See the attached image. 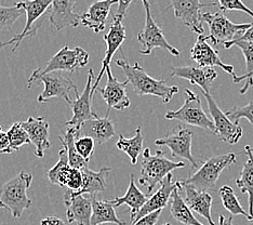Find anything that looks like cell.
<instances>
[{
	"instance_id": "obj_1",
	"label": "cell",
	"mask_w": 253,
	"mask_h": 225,
	"mask_svg": "<svg viewBox=\"0 0 253 225\" xmlns=\"http://www.w3.org/2000/svg\"><path fill=\"white\" fill-rule=\"evenodd\" d=\"M115 63L122 69L126 80L137 95H153L162 99L165 104H168L179 92V88L176 86L167 85V82L169 80L168 78L155 79L149 76L139 62H135L133 65H131L126 59L124 52L122 59H117Z\"/></svg>"
},
{
	"instance_id": "obj_2",
	"label": "cell",
	"mask_w": 253,
	"mask_h": 225,
	"mask_svg": "<svg viewBox=\"0 0 253 225\" xmlns=\"http://www.w3.org/2000/svg\"><path fill=\"white\" fill-rule=\"evenodd\" d=\"M33 175L23 170L18 176L0 186V208L8 210L13 218L20 219L33 200L27 196V189L33 183Z\"/></svg>"
},
{
	"instance_id": "obj_3",
	"label": "cell",
	"mask_w": 253,
	"mask_h": 225,
	"mask_svg": "<svg viewBox=\"0 0 253 225\" xmlns=\"http://www.w3.org/2000/svg\"><path fill=\"white\" fill-rule=\"evenodd\" d=\"M183 161H172L168 159L163 151L151 154V149L146 148L143 152V160L141 163V176L139 183L145 186L147 195L153 192L155 186L163 182L164 179L175 169L184 168Z\"/></svg>"
},
{
	"instance_id": "obj_4",
	"label": "cell",
	"mask_w": 253,
	"mask_h": 225,
	"mask_svg": "<svg viewBox=\"0 0 253 225\" xmlns=\"http://www.w3.org/2000/svg\"><path fill=\"white\" fill-rule=\"evenodd\" d=\"M89 53L83 48L77 47L71 49L65 45L61 50L51 57L43 68H37L32 73L27 80V88L31 89L33 84L45 74L54 72H70L74 73L77 69L84 68L89 63Z\"/></svg>"
},
{
	"instance_id": "obj_5",
	"label": "cell",
	"mask_w": 253,
	"mask_h": 225,
	"mask_svg": "<svg viewBox=\"0 0 253 225\" xmlns=\"http://www.w3.org/2000/svg\"><path fill=\"white\" fill-rule=\"evenodd\" d=\"M237 163V155L235 153L212 156L199 167V169L184 182L200 190H212L215 188L216 182L221 173Z\"/></svg>"
},
{
	"instance_id": "obj_6",
	"label": "cell",
	"mask_w": 253,
	"mask_h": 225,
	"mask_svg": "<svg viewBox=\"0 0 253 225\" xmlns=\"http://www.w3.org/2000/svg\"><path fill=\"white\" fill-rule=\"evenodd\" d=\"M167 120H179L189 126L198 127L204 130L215 132L213 120L205 113L200 97L189 89H185V101L177 111H168L165 115Z\"/></svg>"
},
{
	"instance_id": "obj_7",
	"label": "cell",
	"mask_w": 253,
	"mask_h": 225,
	"mask_svg": "<svg viewBox=\"0 0 253 225\" xmlns=\"http://www.w3.org/2000/svg\"><path fill=\"white\" fill-rule=\"evenodd\" d=\"M142 2L145 9V26L136 37V40L143 47L140 53L142 55H149L155 48H160L168 51L173 56H180V51L168 43L162 28L155 22L148 0H142Z\"/></svg>"
},
{
	"instance_id": "obj_8",
	"label": "cell",
	"mask_w": 253,
	"mask_h": 225,
	"mask_svg": "<svg viewBox=\"0 0 253 225\" xmlns=\"http://www.w3.org/2000/svg\"><path fill=\"white\" fill-rule=\"evenodd\" d=\"M201 17H203V22H206L209 25L210 35L208 37L210 43L214 45L232 42L252 26V23L235 24L223 14L222 11L216 13L205 12L201 14Z\"/></svg>"
},
{
	"instance_id": "obj_9",
	"label": "cell",
	"mask_w": 253,
	"mask_h": 225,
	"mask_svg": "<svg viewBox=\"0 0 253 225\" xmlns=\"http://www.w3.org/2000/svg\"><path fill=\"white\" fill-rule=\"evenodd\" d=\"M194 132L183 126H176L171 134L155 141L158 146H167L173 157L183 158L189 161L193 168H197L198 164L192 154V141Z\"/></svg>"
},
{
	"instance_id": "obj_10",
	"label": "cell",
	"mask_w": 253,
	"mask_h": 225,
	"mask_svg": "<svg viewBox=\"0 0 253 225\" xmlns=\"http://www.w3.org/2000/svg\"><path fill=\"white\" fill-rule=\"evenodd\" d=\"M93 78H94V72L93 69H89L88 72V80L84 92L82 94L75 92L76 94V100L73 101L70 104L73 112V117L71 120L66 123L67 127H75L78 131L82 128V126L85 121L95 119L99 117L93 108H92V99H93V92H92V87H93Z\"/></svg>"
},
{
	"instance_id": "obj_11",
	"label": "cell",
	"mask_w": 253,
	"mask_h": 225,
	"mask_svg": "<svg viewBox=\"0 0 253 225\" xmlns=\"http://www.w3.org/2000/svg\"><path fill=\"white\" fill-rule=\"evenodd\" d=\"M203 94L205 95L207 104H208L209 112L215 126L214 134L220 136L223 142L229 144V145L237 144L244 135L243 127L239 124H234L226 116V114L218 107L215 100L211 96L210 93H205V92H203Z\"/></svg>"
},
{
	"instance_id": "obj_12",
	"label": "cell",
	"mask_w": 253,
	"mask_h": 225,
	"mask_svg": "<svg viewBox=\"0 0 253 225\" xmlns=\"http://www.w3.org/2000/svg\"><path fill=\"white\" fill-rule=\"evenodd\" d=\"M36 83H42L44 85L42 93H40L37 97V101L40 104L48 103L51 99H54V97L63 99L67 103H71V91H78L77 87L73 83V80L71 78L65 77L60 72L45 74L43 76L39 77L36 80Z\"/></svg>"
},
{
	"instance_id": "obj_13",
	"label": "cell",
	"mask_w": 253,
	"mask_h": 225,
	"mask_svg": "<svg viewBox=\"0 0 253 225\" xmlns=\"http://www.w3.org/2000/svg\"><path fill=\"white\" fill-rule=\"evenodd\" d=\"M214 4L215 3H203L201 0H171L168 9H173L176 19L199 36V35H204L205 32L200 10L204 7Z\"/></svg>"
},
{
	"instance_id": "obj_14",
	"label": "cell",
	"mask_w": 253,
	"mask_h": 225,
	"mask_svg": "<svg viewBox=\"0 0 253 225\" xmlns=\"http://www.w3.org/2000/svg\"><path fill=\"white\" fill-rule=\"evenodd\" d=\"M179 187H182L181 181H174L173 175L169 173V175L164 179L163 182L160 183V187L157 189V192L153 194L151 197H148L145 205L143 206L134 216L130 217V224L134 223L143 217L151 215L153 212L164 210L169 201L171 200L172 193Z\"/></svg>"
},
{
	"instance_id": "obj_15",
	"label": "cell",
	"mask_w": 253,
	"mask_h": 225,
	"mask_svg": "<svg viewBox=\"0 0 253 225\" xmlns=\"http://www.w3.org/2000/svg\"><path fill=\"white\" fill-rule=\"evenodd\" d=\"M191 57L200 67L218 66L224 72L231 75L233 79L237 77L234 72V67L232 65L225 64L221 60L217 51L211 45L209 37L205 36V35H199L197 37L196 43H195L194 47L191 50Z\"/></svg>"
},
{
	"instance_id": "obj_16",
	"label": "cell",
	"mask_w": 253,
	"mask_h": 225,
	"mask_svg": "<svg viewBox=\"0 0 253 225\" xmlns=\"http://www.w3.org/2000/svg\"><path fill=\"white\" fill-rule=\"evenodd\" d=\"M107 75V83L104 88H100L99 91L107 104V114L108 116L109 111L112 108L116 109V111H125V109L129 108L131 105V101L129 99L128 94H126V86L129 82H118L117 78L114 76L111 68L106 69Z\"/></svg>"
},
{
	"instance_id": "obj_17",
	"label": "cell",
	"mask_w": 253,
	"mask_h": 225,
	"mask_svg": "<svg viewBox=\"0 0 253 225\" xmlns=\"http://www.w3.org/2000/svg\"><path fill=\"white\" fill-rule=\"evenodd\" d=\"M51 4H52V0H24V1L15 3V5L25 11L26 24L20 34L15 35L16 43L13 45L12 51H15L25 37L36 34L39 27V24H36L37 21L42 19Z\"/></svg>"
},
{
	"instance_id": "obj_18",
	"label": "cell",
	"mask_w": 253,
	"mask_h": 225,
	"mask_svg": "<svg viewBox=\"0 0 253 225\" xmlns=\"http://www.w3.org/2000/svg\"><path fill=\"white\" fill-rule=\"evenodd\" d=\"M92 197L91 195H74L70 189L64 194L66 206V219L68 224L91 225L92 218Z\"/></svg>"
},
{
	"instance_id": "obj_19",
	"label": "cell",
	"mask_w": 253,
	"mask_h": 225,
	"mask_svg": "<svg viewBox=\"0 0 253 225\" xmlns=\"http://www.w3.org/2000/svg\"><path fill=\"white\" fill-rule=\"evenodd\" d=\"M123 22L124 21L113 19L112 26L109 27L108 33L103 36V39H104V42L106 44V52L104 57L102 59L101 71L99 75H97V78L95 80V83L93 84V87H92V92H93V93L97 87H99L103 75L106 73V69L109 67V64H111L115 53L118 51V49L122 48V45L126 38V27L124 26Z\"/></svg>"
},
{
	"instance_id": "obj_20",
	"label": "cell",
	"mask_w": 253,
	"mask_h": 225,
	"mask_svg": "<svg viewBox=\"0 0 253 225\" xmlns=\"http://www.w3.org/2000/svg\"><path fill=\"white\" fill-rule=\"evenodd\" d=\"M179 77L186 79L195 86H198L205 93H210V88L217 78V73L212 67H195V66H179L172 67L168 79Z\"/></svg>"
},
{
	"instance_id": "obj_21",
	"label": "cell",
	"mask_w": 253,
	"mask_h": 225,
	"mask_svg": "<svg viewBox=\"0 0 253 225\" xmlns=\"http://www.w3.org/2000/svg\"><path fill=\"white\" fill-rule=\"evenodd\" d=\"M77 0H52L49 20L54 31L60 32L66 27H78L80 15L74 12Z\"/></svg>"
},
{
	"instance_id": "obj_22",
	"label": "cell",
	"mask_w": 253,
	"mask_h": 225,
	"mask_svg": "<svg viewBox=\"0 0 253 225\" xmlns=\"http://www.w3.org/2000/svg\"><path fill=\"white\" fill-rule=\"evenodd\" d=\"M22 126L28 134L32 144L36 146L35 155L38 158H43L45 151L51 148L49 123L43 117H28Z\"/></svg>"
},
{
	"instance_id": "obj_23",
	"label": "cell",
	"mask_w": 253,
	"mask_h": 225,
	"mask_svg": "<svg viewBox=\"0 0 253 225\" xmlns=\"http://www.w3.org/2000/svg\"><path fill=\"white\" fill-rule=\"evenodd\" d=\"M118 0H97L92 3L87 12L80 15V24L99 34L105 30L112 5Z\"/></svg>"
},
{
	"instance_id": "obj_24",
	"label": "cell",
	"mask_w": 253,
	"mask_h": 225,
	"mask_svg": "<svg viewBox=\"0 0 253 225\" xmlns=\"http://www.w3.org/2000/svg\"><path fill=\"white\" fill-rule=\"evenodd\" d=\"M182 188L185 190V203L191 208V210L198 213L199 216L205 218L210 225H215L212 220L211 208H212V196L205 190H200L195 186L181 181Z\"/></svg>"
},
{
	"instance_id": "obj_25",
	"label": "cell",
	"mask_w": 253,
	"mask_h": 225,
	"mask_svg": "<svg viewBox=\"0 0 253 225\" xmlns=\"http://www.w3.org/2000/svg\"><path fill=\"white\" fill-rule=\"evenodd\" d=\"M116 135L114 121L108 116L85 121L79 130V136H90L97 144H104Z\"/></svg>"
},
{
	"instance_id": "obj_26",
	"label": "cell",
	"mask_w": 253,
	"mask_h": 225,
	"mask_svg": "<svg viewBox=\"0 0 253 225\" xmlns=\"http://www.w3.org/2000/svg\"><path fill=\"white\" fill-rule=\"evenodd\" d=\"M112 171L111 168L108 167H105V168H102L100 171H93L84 167V169H82L83 172V177H84V182H83V186L80 188L78 192H71L74 195H91V196H95L99 193H103L106 188V184H107V176L108 173Z\"/></svg>"
},
{
	"instance_id": "obj_27",
	"label": "cell",
	"mask_w": 253,
	"mask_h": 225,
	"mask_svg": "<svg viewBox=\"0 0 253 225\" xmlns=\"http://www.w3.org/2000/svg\"><path fill=\"white\" fill-rule=\"evenodd\" d=\"M245 153L247 155V161L240 172V177L236 180V185L241 193L248 194L249 213L253 218V148L250 145H247Z\"/></svg>"
},
{
	"instance_id": "obj_28",
	"label": "cell",
	"mask_w": 253,
	"mask_h": 225,
	"mask_svg": "<svg viewBox=\"0 0 253 225\" xmlns=\"http://www.w3.org/2000/svg\"><path fill=\"white\" fill-rule=\"evenodd\" d=\"M104 223L126 225L125 222L120 221L118 219L116 211H115V207L111 200H100L93 196L92 197L91 225H102Z\"/></svg>"
},
{
	"instance_id": "obj_29",
	"label": "cell",
	"mask_w": 253,
	"mask_h": 225,
	"mask_svg": "<svg viewBox=\"0 0 253 225\" xmlns=\"http://www.w3.org/2000/svg\"><path fill=\"white\" fill-rule=\"evenodd\" d=\"M147 199L148 195L143 194L140 188L135 185L134 175H130V183L128 189H126V193L123 197H116L112 199L111 201L115 208H118L122 205H128L131 208L130 217H132L145 205Z\"/></svg>"
},
{
	"instance_id": "obj_30",
	"label": "cell",
	"mask_w": 253,
	"mask_h": 225,
	"mask_svg": "<svg viewBox=\"0 0 253 225\" xmlns=\"http://www.w3.org/2000/svg\"><path fill=\"white\" fill-rule=\"evenodd\" d=\"M181 189L183 188H176L171 196L170 212L172 217H173V219H175L177 222H180L184 225H204L193 215L191 208L187 206L185 200L182 198V196L180 194Z\"/></svg>"
},
{
	"instance_id": "obj_31",
	"label": "cell",
	"mask_w": 253,
	"mask_h": 225,
	"mask_svg": "<svg viewBox=\"0 0 253 225\" xmlns=\"http://www.w3.org/2000/svg\"><path fill=\"white\" fill-rule=\"evenodd\" d=\"M79 136V131L75 127H68L64 135L59 136L63 147L66 149L68 161L72 168L82 170L84 167H87V161H85L82 156L77 152L76 146H75V141Z\"/></svg>"
},
{
	"instance_id": "obj_32",
	"label": "cell",
	"mask_w": 253,
	"mask_h": 225,
	"mask_svg": "<svg viewBox=\"0 0 253 225\" xmlns=\"http://www.w3.org/2000/svg\"><path fill=\"white\" fill-rule=\"evenodd\" d=\"M143 142H144V136L142 134V128L137 127L135 134L132 137H125L123 135H120L116 143V147L119 151L126 154L131 161V165H136L143 149Z\"/></svg>"
},
{
	"instance_id": "obj_33",
	"label": "cell",
	"mask_w": 253,
	"mask_h": 225,
	"mask_svg": "<svg viewBox=\"0 0 253 225\" xmlns=\"http://www.w3.org/2000/svg\"><path fill=\"white\" fill-rule=\"evenodd\" d=\"M71 169L72 167L70 166V161H68L67 152L63 147L59 152V160H57V163L47 173L50 183L57 186L65 187L67 177L70 175Z\"/></svg>"
},
{
	"instance_id": "obj_34",
	"label": "cell",
	"mask_w": 253,
	"mask_h": 225,
	"mask_svg": "<svg viewBox=\"0 0 253 225\" xmlns=\"http://www.w3.org/2000/svg\"><path fill=\"white\" fill-rule=\"evenodd\" d=\"M218 194L222 200L224 208L231 213L232 216H243L247 220L253 222V218L250 216V213L247 212L243 207H241L237 196L235 195L234 190L231 186L224 185L218 189Z\"/></svg>"
},
{
	"instance_id": "obj_35",
	"label": "cell",
	"mask_w": 253,
	"mask_h": 225,
	"mask_svg": "<svg viewBox=\"0 0 253 225\" xmlns=\"http://www.w3.org/2000/svg\"><path fill=\"white\" fill-rule=\"evenodd\" d=\"M7 135L9 137V147L5 154H12L13 152L19 151L25 144H32L31 138L26 130L23 128L22 123H15L11 126L7 131Z\"/></svg>"
},
{
	"instance_id": "obj_36",
	"label": "cell",
	"mask_w": 253,
	"mask_h": 225,
	"mask_svg": "<svg viewBox=\"0 0 253 225\" xmlns=\"http://www.w3.org/2000/svg\"><path fill=\"white\" fill-rule=\"evenodd\" d=\"M24 13L25 11L15 4L13 7L0 5V31H5L12 27L14 23Z\"/></svg>"
},
{
	"instance_id": "obj_37",
	"label": "cell",
	"mask_w": 253,
	"mask_h": 225,
	"mask_svg": "<svg viewBox=\"0 0 253 225\" xmlns=\"http://www.w3.org/2000/svg\"><path fill=\"white\" fill-rule=\"evenodd\" d=\"M233 45L238 47L246 60V75L251 74L253 72V43H247V42H237V40H232V42L224 44V48L229 49Z\"/></svg>"
},
{
	"instance_id": "obj_38",
	"label": "cell",
	"mask_w": 253,
	"mask_h": 225,
	"mask_svg": "<svg viewBox=\"0 0 253 225\" xmlns=\"http://www.w3.org/2000/svg\"><path fill=\"white\" fill-rule=\"evenodd\" d=\"M225 114L234 124H238L240 118H247L249 123L253 125V102H249L245 106L235 105L231 109H228Z\"/></svg>"
},
{
	"instance_id": "obj_39",
	"label": "cell",
	"mask_w": 253,
	"mask_h": 225,
	"mask_svg": "<svg viewBox=\"0 0 253 225\" xmlns=\"http://www.w3.org/2000/svg\"><path fill=\"white\" fill-rule=\"evenodd\" d=\"M94 145L95 141L90 136H78L75 141V146L78 154L87 161L91 159V156L94 152Z\"/></svg>"
},
{
	"instance_id": "obj_40",
	"label": "cell",
	"mask_w": 253,
	"mask_h": 225,
	"mask_svg": "<svg viewBox=\"0 0 253 225\" xmlns=\"http://www.w3.org/2000/svg\"><path fill=\"white\" fill-rule=\"evenodd\" d=\"M220 9L223 11H240L253 17V11L249 9L241 0H217Z\"/></svg>"
},
{
	"instance_id": "obj_41",
	"label": "cell",
	"mask_w": 253,
	"mask_h": 225,
	"mask_svg": "<svg viewBox=\"0 0 253 225\" xmlns=\"http://www.w3.org/2000/svg\"><path fill=\"white\" fill-rule=\"evenodd\" d=\"M84 182V177L83 172L79 169L72 168L70 171V175L67 177L65 187L73 192H78V190L82 188Z\"/></svg>"
},
{
	"instance_id": "obj_42",
	"label": "cell",
	"mask_w": 253,
	"mask_h": 225,
	"mask_svg": "<svg viewBox=\"0 0 253 225\" xmlns=\"http://www.w3.org/2000/svg\"><path fill=\"white\" fill-rule=\"evenodd\" d=\"M162 211L163 210L153 212V213H151V215H147L145 217L139 219V220L130 225H156L159 220L160 215H162Z\"/></svg>"
},
{
	"instance_id": "obj_43",
	"label": "cell",
	"mask_w": 253,
	"mask_h": 225,
	"mask_svg": "<svg viewBox=\"0 0 253 225\" xmlns=\"http://www.w3.org/2000/svg\"><path fill=\"white\" fill-rule=\"evenodd\" d=\"M243 80H246V83L243 88L239 90V92L241 94H246L251 87H253V72L248 75L244 74L241 75V76H237L235 79H233V82L234 84H239L240 82H243Z\"/></svg>"
},
{
	"instance_id": "obj_44",
	"label": "cell",
	"mask_w": 253,
	"mask_h": 225,
	"mask_svg": "<svg viewBox=\"0 0 253 225\" xmlns=\"http://www.w3.org/2000/svg\"><path fill=\"white\" fill-rule=\"evenodd\" d=\"M133 0H118V8H117V13L114 15V19H117L120 21H124L125 16L126 14V10L129 9L130 4L132 3Z\"/></svg>"
},
{
	"instance_id": "obj_45",
	"label": "cell",
	"mask_w": 253,
	"mask_h": 225,
	"mask_svg": "<svg viewBox=\"0 0 253 225\" xmlns=\"http://www.w3.org/2000/svg\"><path fill=\"white\" fill-rule=\"evenodd\" d=\"M40 225H70L57 217H47L40 221Z\"/></svg>"
},
{
	"instance_id": "obj_46",
	"label": "cell",
	"mask_w": 253,
	"mask_h": 225,
	"mask_svg": "<svg viewBox=\"0 0 253 225\" xmlns=\"http://www.w3.org/2000/svg\"><path fill=\"white\" fill-rule=\"evenodd\" d=\"M9 147V137L7 132H0V154H5Z\"/></svg>"
},
{
	"instance_id": "obj_47",
	"label": "cell",
	"mask_w": 253,
	"mask_h": 225,
	"mask_svg": "<svg viewBox=\"0 0 253 225\" xmlns=\"http://www.w3.org/2000/svg\"><path fill=\"white\" fill-rule=\"evenodd\" d=\"M234 40H237V42H247V43H253V23L252 26L248 28L241 36L235 38Z\"/></svg>"
},
{
	"instance_id": "obj_48",
	"label": "cell",
	"mask_w": 253,
	"mask_h": 225,
	"mask_svg": "<svg viewBox=\"0 0 253 225\" xmlns=\"http://www.w3.org/2000/svg\"><path fill=\"white\" fill-rule=\"evenodd\" d=\"M220 225H234L233 224V217H228L227 219L223 215L220 216Z\"/></svg>"
},
{
	"instance_id": "obj_49",
	"label": "cell",
	"mask_w": 253,
	"mask_h": 225,
	"mask_svg": "<svg viewBox=\"0 0 253 225\" xmlns=\"http://www.w3.org/2000/svg\"><path fill=\"white\" fill-rule=\"evenodd\" d=\"M15 43H16V37L15 36L11 38L10 40H8V42L0 43V50L4 48V47H7V45H15Z\"/></svg>"
},
{
	"instance_id": "obj_50",
	"label": "cell",
	"mask_w": 253,
	"mask_h": 225,
	"mask_svg": "<svg viewBox=\"0 0 253 225\" xmlns=\"http://www.w3.org/2000/svg\"><path fill=\"white\" fill-rule=\"evenodd\" d=\"M163 225H171L170 223H165V224H163Z\"/></svg>"
},
{
	"instance_id": "obj_51",
	"label": "cell",
	"mask_w": 253,
	"mask_h": 225,
	"mask_svg": "<svg viewBox=\"0 0 253 225\" xmlns=\"http://www.w3.org/2000/svg\"><path fill=\"white\" fill-rule=\"evenodd\" d=\"M0 132H2V128H1V126H0Z\"/></svg>"
}]
</instances>
